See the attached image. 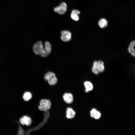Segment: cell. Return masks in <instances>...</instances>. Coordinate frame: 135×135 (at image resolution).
I'll return each instance as SVG.
<instances>
[{
  "label": "cell",
  "instance_id": "1",
  "mask_svg": "<svg viewBox=\"0 0 135 135\" xmlns=\"http://www.w3.org/2000/svg\"><path fill=\"white\" fill-rule=\"evenodd\" d=\"M44 80L47 81L48 84L50 85L56 84L57 82V79L55 74L51 72L46 73L44 76Z\"/></svg>",
  "mask_w": 135,
  "mask_h": 135
},
{
  "label": "cell",
  "instance_id": "2",
  "mask_svg": "<svg viewBox=\"0 0 135 135\" xmlns=\"http://www.w3.org/2000/svg\"><path fill=\"white\" fill-rule=\"evenodd\" d=\"M38 108L42 111H46L49 110L50 108L51 104L50 101L48 100L42 99L40 101Z\"/></svg>",
  "mask_w": 135,
  "mask_h": 135
},
{
  "label": "cell",
  "instance_id": "3",
  "mask_svg": "<svg viewBox=\"0 0 135 135\" xmlns=\"http://www.w3.org/2000/svg\"><path fill=\"white\" fill-rule=\"evenodd\" d=\"M67 10V5L64 2H61L58 6L55 7L54 9V11L60 14H63Z\"/></svg>",
  "mask_w": 135,
  "mask_h": 135
},
{
  "label": "cell",
  "instance_id": "4",
  "mask_svg": "<svg viewBox=\"0 0 135 135\" xmlns=\"http://www.w3.org/2000/svg\"><path fill=\"white\" fill-rule=\"evenodd\" d=\"M61 34L60 36L61 40L64 42L70 41L72 38V34L69 31L63 30L61 32Z\"/></svg>",
  "mask_w": 135,
  "mask_h": 135
},
{
  "label": "cell",
  "instance_id": "5",
  "mask_svg": "<svg viewBox=\"0 0 135 135\" xmlns=\"http://www.w3.org/2000/svg\"><path fill=\"white\" fill-rule=\"evenodd\" d=\"M44 48L42 42L38 41L34 44L33 46L34 52L36 55H39L42 50Z\"/></svg>",
  "mask_w": 135,
  "mask_h": 135
},
{
  "label": "cell",
  "instance_id": "6",
  "mask_svg": "<svg viewBox=\"0 0 135 135\" xmlns=\"http://www.w3.org/2000/svg\"><path fill=\"white\" fill-rule=\"evenodd\" d=\"M63 97L64 101L67 104H70L73 102V96L70 93H65L63 95Z\"/></svg>",
  "mask_w": 135,
  "mask_h": 135
},
{
  "label": "cell",
  "instance_id": "7",
  "mask_svg": "<svg viewBox=\"0 0 135 135\" xmlns=\"http://www.w3.org/2000/svg\"><path fill=\"white\" fill-rule=\"evenodd\" d=\"M20 122L23 125L26 124L27 126H28L31 124L32 120L30 117L26 116H24L20 118Z\"/></svg>",
  "mask_w": 135,
  "mask_h": 135
},
{
  "label": "cell",
  "instance_id": "8",
  "mask_svg": "<svg viewBox=\"0 0 135 135\" xmlns=\"http://www.w3.org/2000/svg\"><path fill=\"white\" fill-rule=\"evenodd\" d=\"M66 116L68 118L72 119L74 117L76 113L72 108L68 107L66 109Z\"/></svg>",
  "mask_w": 135,
  "mask_h": 135
},
{
  "label": "cell",
  "instance_id": "9",
  "mask_svg": "<svg viewBox=\"0 0 135 135\" xmlns=\"http://www.w3.org/2000/svg\"><path fill=\"white\" fill-rule=\"evenodd\" d=\"M80 12L78 10H73L70 15L71 18L74 20L78 21L79 19L78 15L80 14Z\"/></svg>",
  "mask_w": 135,
  "mask_h": 135
},
{
  "label": "cell",
  "instance_id": "10",
  "mask_svg": "<svg viewBox=\"0 0 135 135\" xmlns=\"http://www.w3.org/2000/svg\"><path fill=\"white\" fill-rule=\"evenodd\" d=\"M90 115L91 117H94L96 119H98L100 117L101 114L96 109H93L90 112Z\"/></svg>",
  "mask_w": 135,
  "mask_h": 135
},
{
  "label": "cell",
  "instance_id": "11",
  "mask_svg": "<svg viewBox=\"0 0 135 135\" xmlns=\"http://www.w3.org/2000/svg\"><path fill=\"white\" fill-rule=\"evenodd\" d=\"M135 44L134 41H132L130 44L128 48V51L132 56H135V52L134 46Z\"/></svg>",
  "mask_w": 135,
  "mask_h": 135
},
{
  "label": "cell",
  "instance_id": "12",
  "mask_svg": "<svg viewBox=\"0 0 135 135\" xmlns=\"http://www.w3.org/2000/svg\"><path fill=\"white\" fill-rule=\"evenodd\" d=\"M96 68L98 72L104 71V62L101 61H98L97 62Z\"/></svg>",
  "mask_w": 135,
  "mask_h": 135
},
{
  "label": "cell",
  "instance_id": "13",
  "mask_svg": "<svg viewBox=\"0 0 135 135\" xmlns=\"http://www.w3.org/2000/svg\"><path fill=\"white\" fill-rule=\"evenodd\" d=\"M44 49L49 55L51 52L52 51V46L50 42L46 41L44 44Z\"/></svg>",
  "mask_w": 135,
  "mask_h": 135
},
{
  "label": "cell",
  "instance_id": "14",
  "mask_svg": "<svg viewBox=\"0 0 135 135\" xmlns=\"http://www.w3.org/2000/svg\"><path fill=\"white\" fill-rule=\"evenodd\" d=\"M108 23L106 20L104 18L100 20L98 23L99 26L102 28L106 27L107 26Z\"/></svg>",
  "mask_w": 135,
  "mask_h": 135
},
{
  "label": "cell",
  "instance_id": "15",
  "mask_svg": "<svg viewBox=\"0 0 135 135\" xmlns=\"http://www.w3.org/2000/svg\"><path fill=\"white\" fill-rule=\"evenodd\" d=\"M84 84L86 90L89 91L91 90L93 88V85L90 82L86 81L84 82Z\"/></svg>",
  "mask_w": 135,
  "mask_h": 135
},
{
  "label": "cell",
  "instance_id": "16",
  "mask_svg": "<svg viewBox=\"0 0 135 135\" xmlns=\"http://www.w3.org/2000/svg\"><path fill=\"white\" fill-rule=\"evenodd\" d=\"M32 94L29 92H26L24 93L23 96L24 99L26 101H28L32 98Z\"/></svg>",
  "mask_w": 135,
  "mask_h": 135
},
{
  "label": "cell",
  "instance_id": "17",
  "mask_svg": "<svg viewBox=\"0 0 135 135\" xmlns=\"http://www.w3.org/2000/svg\"><path fill=\"white\" fill-rule=\"evenodd\" d=\"M39 55L43 57H46L48 55L44 48L42 50Z\"/></svg>",
  "mask_w": 135,
  "mask_h": 135
},
{
  "label": "cell",
  "instance_id": "18",
  "mask_svg": "<svg viewBox=\"0 0 135 135\" xmlns=\"http://www.w3.org/2000/svg\"><path fill=\"white\" fill-rule=\"evenodd\" d=\"M92 72L95 74H98V72L97 71L96 68L94 66L92 67Z\"/></svg>",
  "mask_w": 135,
  "mask_h": 135
}]
</instances>
